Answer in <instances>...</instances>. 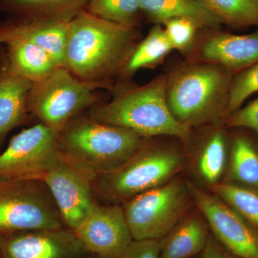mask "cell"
Listing matches in <instances>:
<instances>
[{
    "label": "cell",
    "mask_w": 258,
    "mask_h": 258,
    "mask_svg": "<svg viewBox=\"0 0 258 258\" xmlns=\"http://www.w3.org/2000/svg\"><path fill=\"white\" fill-rule=\"evenodd\" d=\"M139 35L138 28L82 10L70 22L64 68L83 81H111L119 75Z\"/></svg>",
    "instance_id": "6da1fadb"
},
{
    "label": "cell",
    "mask_w": 258,
    "mask_h": 258,
    "mask_svg": "<svg viewBox=\"0 0 258 258\" xmlns=\"http://www.w3.org/2000/svg\"><path fill=\"white\" fill-rule=\"evenodd\" d=\"M167 76L166 102L179 123L192 128L225 119L232 73L217 64L186 61Z\"/></svg>",
    "instance_id": "7a4b0ae2"
},
{
    "label": "cell",
    "mask_w": 258,
    "mask_h": 258,
    "mask_svg": "<svg viewBox=\"0 0 258 258\" xmlns=\"http://www.w3.org/2000/svg\"><path fill=\"white\" fill-rule=\"evenodd\" d=\"M167 77L161 74L143 86L118 87L111 101L93 107L90 116L128 128L144 139L170 137L186 142L191 128L171 114L166 98Z\"/></svg>",
    "instance_id": "3957f363"
},
{
    "label": "cell",
    "mask_w": 258,
    "mask_h": 258,
    "mask_svg": "<svg viewBox=\"0 0 258 258\" xmlns=\"http://www.w3.org/2000/svg\"><path fill=\"white\" fill-rule=\"evenodd\" d=\"M145 139L128 128L91 116L71 120L58 133L62 154L92 179L123 165Z\"/></svg>",
    "instance_id": "277c9868"
},
{
    "label": "cell",
    "mask_w": 258,
    "mask_h": 258,
    "mask_svg": "<svg viewBox=\"0 0 258 258\" xmlns=\"http://www.w3.org/2000/svg\"><path fill=\"white\" fill-rule=\"evenodd\" d=\"M112 88V81H83L60 67L33 83L29 93L28 111L59 133L81 111L96 104V91Z\"/></svg>",
    "instance_id": "5b68a950"
},
{
    "label": "cell",
    "mask_w": 258,
    "mask_h": 258,
    "mask_svg": "<svg viewBox=\"0 0 258 258\" xmlns=\"http://www.w3.org/2000/svg\"><path fill=\"white\" fill-rule=\"evenodd\" d=\"M181 157L176 149L146 143L123 165L102 174V196L113 202L125 201L166 184L179 170Z\"/></svg>",
    "instance_id": "8992f818"
},
{
    "label": "cell",
    "mask_w": 258,
    "mask_h": 258,
    "mask_svg": "<svg viewBox=\"0 0 258 258\" xmlns=\"http://www.w3.org/2000/svg\"><path fill=\"white\" fill-rule=\"evenodd\" d=\"M63 223L42 181L0 178V234L53 230Z\"/></svg>",
    "instance_id": "52a82bcc"
},
{
    "label": "cell",
    "mask_w": 258,
    "mask_h": 258,
    "mask_svg": "<svg viewBox=\"0 0 258 258\" xmlns=\"http://www.w3.org/2000/svg\"><path fill=\"white\" fill-rule=\"evenodd\" d=\"M186 195L184 184L173 181L127 200L123 209L134 240L164 238L184 215Z\"/></svg>",
    "instance_id": "ba28073f"
},
{
    "label": "cell",
    "mask_w": 258,
    "mask_h": 258,
    "mask_svg": "<svg viewBox=\"0 0 258 258\" xmlns=\"http://www.w3.org/2000/svg\"><path fill=\"white\" fill-rule=\"evenodd\" d=\"M61 155L58 132L38 123L13 137L0 154V178L41 181Z\"/></svg>",
    "instance_id": "9c48e42d"
},
{
    "label": "cell",
    "mask_w": 258,
    "mask_h": 258,
    "mask_svg": "<svg viewBox=\"0 0 258 258\" xmlns=\"http://www.w3.org/2000/svg\"><path fill=\"white\" fill-rule=\"evenodd\" d=\"M189 192L222 247L237 258H258V232L218 196L191 184Z\"/></svg>",
    "instance_id": "30bf717a"
},
{
    "label": "cell",
    "mask_w": 258,
    "mask_h": 258,
    "mask_svg": "<svg viewBox=\"0 0 258 258\" xmlns=\"http://www.w3.org/2000/svg\"><path fill=\"white\" fill-rule=\"evenodd\" d=\"M92 178L63 154L43 176L45 184L68 228L74 231L89 213L93 200Z\"/></svg>",
    "instance_id": "8fae6325"
},
{
    "label": "cell",
    "mask_w": 258,
    "mask_h": 258,
    "mask_svg": "<svg viewBox=\"0 0 258 258\" xmlns=\"http://www.w3.org/2000/svg\"><path fill=\"white\" fill-rule=\"evenodd\" d=\"M89 254L120 258L133 241L123 208L95 203L84 220L74 230Z\"/></svg>",
    "instance_id": "7c38bea8"
},
{
    "label": "cell",
    "mask_w": 258,
    "mask_h": 258,
    "mask_svg": "<svg viewBox=\"0 0 258 258\" xmlns=\"http://www.w3.org/2000/svg\"><path fill=\"white\" fill-rule=\"evenodd\" d=\"M89 253L69 228L0 234V258H88Z\"/></svg>",
    "instance_id": "4fadbf2b"
},
{
    "label": "cell",
    "mask_w": 258,
    "mask_h": 258,
    "mask_svg": "<svg viewBox=\"0 0 258 258\" xmlns=\"http://www.w3.org/2000/svg\"><path fill=\"white\" fill-rule=\"evenodd\" d=\"M186 58L217 64L235 75L258 62V30L237 35L209 29L205 35H199Z\"/></svg>",
    "instance_id": "5bb4252c"
},
{
    "label": "cell",
    "mask_w": 258,
    "mask_h": 258,
    "mask_svg": "<svg viewBox=\"0 0 258 258\" xmlns=\"http://www.w3.org/2000/svg\"><path fill=\"white\" fill-rule=\"evenodd\" d=\"M70 22L60 19L14 18L5 23L11 33L23 37L50 54L64 67Z\"/></svg>",
    "instance_id": "9a60e30c"
},
{
    "label": "cell",
    "mask_w": 258,
    "mask_h": 258,
    "mask_svg": "<svg viewBox=\"0 0 258 258\" xmlns=\"http://www.w3.org/2000/svg\"><path fill=\"white\" fill-rule=\"evenodd\" d=\"M4 27L8 48L7 64L20 77L32 83L39 82L60 68L55 59L38 45L11 33Z\"/></svg>",
    "instance_id": "2e32d148"
},
{
    "label": "cell",
    "mask_w": 258,
    "mask_h": 258,
    "mask_svg": "<svg viewBox=\"0 0 258 258\" xmlns=\"http://www.w3.org/2000/svg\"><path fill=\"white\" fill-rule=\"evenodd\" d=\"M32 85L15 74L7 62L0 69V141L25 120Z\"/></svg>",
    "instance_id": "e0dca14e"
},
{
    "label": "cell",
    "mask_w": 258,
    "mask_h": 258,
    "mask_svg": "<svg viewBox=\"0 0 258 258\" xmlns=\"http://www.w3.org/2000/svg\"><path fill=\"white\" fill-rule=\"evenodd\" d=\"M141 12L149 21L161 25L176 18H187L201 28L219 29L223 23L203 0H140Z\"/></svg>",
    "instance_id": "ac0fdd59"
},
{
    "label": "cell",
    "mask_w": 258,
    "mask_h": 258,
    "mask_svg": "<svg viewBox=\"0 0 258 258\" xmlns=\"http://www.w3.org/2000/svg\"><path fill=\"white\" fill-rule=\"evenodd\" d=\"M206 220L193 215L160 240L159 258H191L203 252L210 237Z\"/></svg>",
    "instance_id": "d6986e66"
},
{
    "label": "cell",
    "mask_w": 258,
    "mask_h": 258,
    "mask_svg": "<svg viewBox=\"0 0 258 258\" xmlns=\"http://www.w3.org/2000/svg\"><path fill=\"white\" fill-rule=\"evenodd\" d=\"M88 0H0V11L14 18L71 21L86 9Z\"/></svg>",
    "instance_id": "ffe728a7"
},
{
    "label": "cell",
    "mask_w": 258,
    "mask_h": 258,
    "mask_svg": "<svg viewBox=\"0 0 258 258\" xmlns=\"http://www.w3.org/2000/svg\"><path fill=\"white\" fill-rule=\"evenodd\" d=\"M173 50L162 25H155L131 51L118 77L125 79L140 70L156 67Z\"/></svg>",
    "instance_id": "44dd1931"
},
{
    "label": "cell",
    "mask_w": 258,
    "mask_h": 258,
    "mask_svg": "<svg viewBox=\"0 0 258 258\" xmlns=\"http://www.w3.org/2000/svg\"><path fill=\"white\" fill-rule=\"evenodd\" d=\"M228 143L227 134L220 128L210 131L202 141L197 168L202 179L208 184H216L225 171Z\"/></svg>",
    "instance_id": "7402d4cb"
},
{
    "label": "cell",
    "mask_w": 258,
    "mask_h": 258,
    "mask_svg": "<svg viewBox=\"0 0 258 258\" xmlns=\"http://www.w3.org/2000/svg\"><path fill=\"white\" fill-rule=\"evenodd\" d=\"M230 173L246 186L258 189V149L245 136L237 135L231 144Z\"/></svg>",
    "instance_id": "603a6c76"
},
{
    "label": "cell",
    "mask_w": 258,
    "mask_h": 258,
    "mask_svg": "<svg viewBox=\"0 0 258 258\" xmlns=\"http://www.w3.org/2000/svg\"><path fill=\"white\" fill-rule=\"evenodd\" d=\"M223 24L235 28H258V0H203Z\"/></svg>",
    "instance_id": "cb8c5ba5"
},
{
    "label": "cell",
    "mask_w": 258,
    "mask_h": 258,
    "mask_svg": "<svg viewBox=\"0 0 258 258\" xmlns=\"http://www.w3.org/2000/svg\"><path fill=\"white\" fill-rule=\"evenodd\" d=\"M86 10L98 18L138 28L140 0H88Z\"/></svg>",
    "instance_id": "d4e9b609"
},
{
    "label": "cell",
    "mask_w": 258,
    "mask_h": 258,
    "mask_svg": "<svg viewBox=\"0 0 258 258\" xmlns=\"http://www.w3.org/2000/svg\"><path fill=\"white\" fill-rule=\"evenodd\" d=\"M217 196L240 216L258 229V192L248 187L232 184H217Z\"/></svg>",
    "instance_id": "484cf974"
},
{
    "label": "cell",
    "mask_w": 258,
    "mask_h": 258,
    "mask_svg": "<svg viewBox=\"0 0 258 258\" xmlns=\"http://www.w3.org/2000/svg\"><path fill=\"white\" fill-rule=\"evenodd\" d=\"M257 92L258 62L234 75L229 91L225 119L242 106L247 98Z\"/></svg>",
    "instance_id": "4316f807"
},
{
    "label": "cell",
    "mask_w": 258,
    "mask_h": 258,
    "mask_svg": "<svg viewBox=\"0 0 258 258\" xmlns=\"http://www.w3.org/2000/svg\"><path fill=\"white\" fill-rule=\"evenodd\" d=\"M162 25L173 50L185 56L193 48L202 29L196 22L187 18L172 19Z\"/></svg>",
    "instance_id": "83f0119b"
},
{
    "label": "cell",
    "mask_w": 258,
    "mask_h": 258,
    "mask_svg": "<svg viewBox=\"0 0 258 258\" xmlns=\"http://www.w3.org/2000/svg\"><path fill=\"white\" fill-rule=\"evenodd\" d=\"M224 120L227 126L250 129L258 135V98L241 106Z\"/></svg>",
    "instance_id": "f1b7e54d"
},
{
    "label": "cell",
    "mask_w": 258,
    "mask_h": 258,
    "mask_svg": "<svg viewBox=\"0 0 258 258\" xmlns=\"http://www.w3.org/2000/svg\"><path fill=\"white\" fill-rule=\"evenodd\" d=\"M160 240H133L120 258H159Z\"/></svg>",
    "instance_id": "f546056e"
},
{
    "label": "cell",
    "mask_w": 258,
    "mask_h": 258,
    "mask_svg": "<svg viewBox=\"0 0 258 258\" xmlns=\"http://www.w3.org/2000/svg\"><path fill=\"white\" fill-rule=\"evenodd\" d=\"M201 258H237L217 242L215 237L210 235V239L201 254Z\"/></svg>",
    "instance_id": "4dcf8cb0"
},
{
    "label": "cell",
    "mask_w": 258,
    "mask_h": 258,
    "mask_svg": "<svg viewBox=\"0 0 258 258\" xmlns=\"http://www.w3.org/2000/svg\"><path fill=\"white\" fill-rule=\"evenodd\" d=\"M5 41H6V35H5L4 27L3 23H0V45L5 43Z\"/></svg>",
    "instance_id": "1f68e13d"
},
{
    "label": "cell",
    "mask_w": 258,
    "mask_h": 258,
    "mask_svg": "<svg viewBox=\"0 0 258 258\" xmlns=\"http://www.w3.org/2000/svg\"><path fill=\"white\" fill-rule=\"evenodd\" d=\"M88 258H101V257H98V256L94 255V254H89V255H88Z\"/></svg>",
    "instance_id": "d6a6232c"
},
{
    "label": "cell",
    "mask_w": 258,
    "mask_h": 258,
    "mask_svg": "<svg viewBox=\"0 0 258 258\" xmlns=\"http://www.w3.org/2000/svg\"><path fill=\"white\" fill-rule=\"evenodd\" d=\"M191 258H201V254H200V255L195 256V257H191Z\"/></svg>",
    "instance_id": "836d02e7"
}]
</instances>
